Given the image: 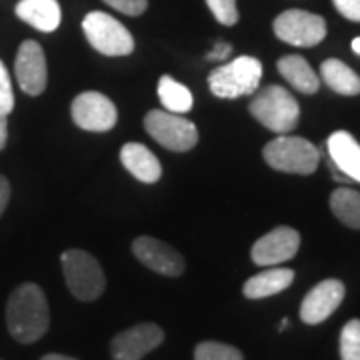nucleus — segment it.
Segmentation results:
<instances>
[{"mask_svg":"<svg viewBox=\"0 0 360 360\" xmlns=\"http://www.w3.org/2000/svg\"><path fill=\"white\" fill-rule=\"evenodd\" d=\"M248 110L262 127L278 134L292 132L300 118V106L295 96L281 84H269L264 89H258Z\"/></svg>","mask_w":360,"mask_h":360,"instance_id":"2","label":"nucleus"},{"mask_svg":"<svg viewBox=\"0 0 360 360\" xmlns=\"http://www.w3.org/2000/svg\"><path fill=\"white\" fill-rule=\"evenodd\" d=\"M72 120L89 132H108L116 127L118 112L115 103L101 92H82L72 101Z\"/></svg>","mask_w":360,"mask_h":360,"instance_id":"9","label":"nucleus"},{"mask_svg":"<svg viewBox=\"0 0 360 360\" xmlns=\"http://www.w3.org/2000/svg\"><path fill=\"white\" fill-rule=\"evenodd\" d=\"M262 63L255 56H238L229 65L214 68L208 77L210 92L217 98H238L260 89Z\"/></svg>","mask_w":360,"mask_h":360,"instance_id":"4","label":"nucleus"},{"mask_svg":"<svg viewBox=\"0 0 360 360\" xmlns=\"http://www.w3.org/2000/svg\"><path fill=\"white\" fill-rule=\"evenodd\" d=\"M40 360H77L72 356H65V354H44Z\"/></svg>","mask_w":360,"mask_h":360,"instance_id":"32","label":"nucleus"},{"mask_svg":"<svg viewBox=\"0 0 360 360\" xmlns=\"http://www.w3.org/2000/svg\"><path fill=\"white\" fill-rule=\"evenodd\" d=\"M330 210L345 226L360 231V193L352 188H336L330 194Z\"/></svg>","mask_w":360,"mask_h":360,"instance_id":"22","label":"nucleus"},{"mask_svg":"<svg viewBox=\"0 0 360 360\" xmlns=\"http://www.w3.org/2000/svg\"><path fill=\"white\" fill-rule=\"evenodd\" d=\"M335 8L342 14L347 20L360 22V0H333Z\"/></svg>","mask_w":360,"mask_h":360,"instance_id":"28","label":"nucleus"},{"mask_svg":"<svg viewBox=\"0 0 360 360\" xmlns=\"http://www.w3.org/2000/svg\"><path fill=\"white\" fill-rule=\"evenodd\" d=\"M60 262H63L66 286L78 300L92 302L103 295L106 278H104L101 262L92 255L78 248H70L63 252Z\"/></svg>","mask_w":360,"mask_h":360,"instance_id":"5","label":"nucleus"},{"mask_svg":"<svg viewBox=\"0 0 360 360\" xmlns=\"http://www.w3.org/2000/svg\"><path fill=\"white\" fill-rule=\"evenodd\" d=\"M328 158L350 182H360V144L347 130H336L326 141Z\"/></svg>","mask_w":360,"mask_h":360,"instance_id":"15","label":"nucleus"},{"mask_svg":"<svg viewBox=\"0 0 360 360\" xmlns=\"http://www.w3.org/2000/svg\"><path fill=\"white\" fill-rule=\"evenodd\" d=\"M14 110V90L11 82V75L4 63L0 60V112L11 115Z\"/></svg>","mask_w":360,"mask_h":360,"instance_id":"26","label":"nucleus"},{"mask_svg":"<svg viewBox=\"0 0 360 360\" xmlns=\"http://www.w3.org/2000/svg\"><path fill=\"white\" fill-rule=\"evenodd\" d=\"M8 141V115L0 112V150L6 146Z\"/></svg>","mask_w":360,"mask_h":360,"instance_id":"31","label":"nucleus"},{"mask_svg":"<svg viewBox=\"0 0 360 360\" xmlns=\"http://www.w3.org/2000/svg\"><path fill=\"white\" fill-rule=\"evenodd\" d=\"M120 162L134 179L146 184H155L156 180L162 176L160 160L144 144H139V142H127L120 148Z\"/></svg>","mask_w":360,"mask_h":360,"instance_id":"16","label":"nucleus"},{"mask_svg":"<svg viewBox=\"0 0 360 360\" xmlns=\"http://www.w3.org/2000/svg\"><path fill=\"white\" fill-rule=\"evenodd\" d=\"M340 359L360 360V321H348L340 333Z\"/></svg>","mask_w":360,"mask_h":360,"instance_id":"24","label":"nucleus"},{"mask_svg":"<svg viewBox=\"0 0 360 360\" xmlns=\"http://www.w3.org/2000/svg\"><path fill=\"white\" fill-rule=\"evenodd\" d=\"M132 252L144 266L155 270L165 276H180L184 272V258L172 246L153 238V236H139L132 243Z\"/></svg>","mask_w":360,"mask_h":360,"instance_id":"13","label":"nucleus"},{"mask_svg":"<svg viewBox=\"0 0 360 360\" xmlns=\"http://www.w3.org/2000/svg\"><path fill=\"white\" fill-rule=\"evenodd\" d=\"M104 2L116 8L118 13L129 14V16H141L148 6V0H104Z\"/></svg>","mask_w":360,"mask_h":360,"instance_id":"27","label":"nucleus"},{"mask_svg":"<svg viewBox=\"0 0 360 360\" xmlns=\"http://www.w3.org/2000/svg\"><path fill=\"white\" fill-rule=\"evenodd\" d=\"M274 34L286 44L309 49L321 44L326 37V22L319 14L307 13V11H284L274 18Z\"/></svg>","mask_w":360,"mask_h":360,"instance_id":"8","label":"nucleus"},{"mask_svg":"<svg viewBox=\"0 0 360 360\" xmlns=\"http://www.w3.org/2000/svg\"><path fill=\"white\" fill-rule=\"evenodd\" d=\"M352 51L356 52V54H360V37H356V39L352 40Z\"/></svg>","mask_w":360,"mask_h":360,"instance_id":"33","label":"nucleus"},{"mask_svg":"<svg viewBox=\"0 0 360 360\" xmlns=\"http://www.w3.org/2000/svg\"><path fill=\"white\" fill-rule=\"evenodd\" d=\"M14 13L20 20L40 32H54L63 20L58 0H20Z\"/></svg>","mask_w":360,"mask_h":360,"instance_id":"17","label":"nucleus"},{"mask_svg":"<svg viewBox=\"0 0 360 360\" xmlns=\"http://www.w3.org/2000/svg\"><path fill=\"white\" fill-rule=\"evenodd\" d=\"M262 156L270 168L302 176L312 174L321 165V150L312 142L288 134H281L274 141H270L264 146Z\"/></svg>","mask_w":360,"mask_h":360,"instance_id":"3","label":"nucleus"},{"mask_svg":"<svg viewBox=\"0 0 360 360\" xmlns=\"http://www.w3.org/2000/svg\"><path fill=\"white\" fill-rule=\"evenodd\" d=\"M321 78L322 82L330 90H335L336 94H342V96H359L360 94V77L338 58H328L322 63Z\"/></svg>","mask_w":360,"mask_h":360,"instance_id":"20","label":"nucleus"},{"mask_svg":"<svg viewBox=\"0 0 360 360\" xmlns=\"http://www.w3.org/2000/svg\"><path fill=\"white\" fill-rule=\"evenodd\" d=\"M210 13L214 14V18L220 25L234 26L238 22V6L236 0H206Z\"/></svg>","mask_w":360,"mask_h":360,"instance_id":"25","label":"nucleus"},{"mask_svg":"<svg viewBox=\"0 0 360 360\" xmlns=\"http://www.w3.org/2000/svg\"><path fill=\"white\" fill-rule=\"evenodd\" d=\"M232 52V46L229 42H217L214 44V49L212 52H208L206 54V58L208 60H224V58H229V54Z\"/></svg>","mask_w":360,"mask_h":360,"instance_id":"29","label":"nucleus"},{"mask_svg":"<svg viewBox=\"0 0 360 360\" xmlns=\"http://www.w3.org/2000/svg\"><path fill=\"white\" fill-rule=\"evenodd\" d=\"M51 309L39 284L25 283L14 288L6 302V328L16 342L32 345L46 335Z\"/></svg>","mask_w":360,"mask_h":360,"instance_id":"1","label":"nucleus"},{"mask_svg":"<svg viewBox=\"0 0 360 360\" xmlns=\"http://www.w3.org/2000/svg\"><path fill=\"white\" fill-rule=\"evenodd\" d=\"M158 98L165 106V110L174 112V115H186L194 104L193 92L168 75L160 77L158 80Z\"/></svg>","mask_w":360,"mask_h":360,"instance_id":"21","label":"nucleus"},{"mask_svg":"<svg viewBox=\"0 0 360 360\" xmlns=\"http://www.w3.org/2000/svg\"><path fill=\"white\" fill-rule=\"evenodd\" d=\"M286 326H288V319H283V322H281V326H278V330L283 333V330H284V328H286Z\"/></svg>","mask_w":360,"mask_h":360,"instance_id":"34","label":"nucleus"},{"mask_svg":"<svg viewBox=\"0 0 360 360\" xmlns=\"http://www.w3.org/2000/svg\"><path fill=\"white\" fill-rule=\"evenodd\" d=\"M300 234L290 226H276L252 245L250 258L258 266H276L296 257Z\"/></svg>","mask_w":360,"mask_h":360,"instance_id":"12","label":"nucleus"},{"mask_svg":"<svg viewBox=\"0 0 360 360\" xmlns=\"http://www.w3.org/2000/svg\"><path fill=\"white\" fill-rule=\"evenodd\" d=\"M165 342V330L155 322H141L112 338L110 354L115 360H141Z\"/></svg>","mask_w":360,"mask_h":360,"instance_id":"10","label":"nucleus"},{"mask_svg":"<svg viewBox=\"0 0 360 360\" xmlns=\"http://www.w3.org/2000/svg\"><path fill=\"white\" fill-rule=\"evenodd\" d=\"M295 281V270L290 269H269L250 276L243 286V292L246 298H269V296L278 295L286 290Z\"/></svg>","mask_w":360,"mask_h":360,"instance_id":"18","label":"nucleus"},{"mask_svg":"<svg viewBox=\"0 0 360 360\" xmlns=\"http://www.w3.org/2000/svg\"><path fill=\"white\" fill-rule=\"evenodd\" d=\"M194 360H245L243 352L231 345L217 340H205L194 348Z\"/></svg>","mask_w":360,"mask_h":360,"instance_id":"23","label":"nucleus"},{"mask_svg":"<svg viewBox=\"0 0 360 360\" xmlns=\"http://www.w3.org/2000/svg\"><path fill=\"white\" fill-rule=\"evenodd\" d=\"M14 75L22 92L28 96H39L49 82V66L44 51L37 40H25L16 52Z\"/></svg>","mask_w":360,"mask_h":360,"instance_id":"11","label":"nucleus"},{"mask_svg":"<svg viewBox=\"0 0 360 360\" xmlns=\"http://www.w3.org/2000/svg\"><path fill=\"white\" fill-rule=\"evenodd\" d=\"M345 284L336 278H326L319 283L309 295L304 296L300 304V319L304 324H321L333 312H335L340 302L345 300Z\"/></svg>","mask_w":360,"mask_h":360,"instance_id":"14","label":"nucleus"},{"mask_svg":"<svg viewBox=\"0 0 360 360\" xmlns=\"http://www.w3.org/2000/svg\"><path fill=\"white\" fill-rule=\"evenodd\" d=\"M8 200H11V182L6 180V176L0 174V217L4 214Z\"/></svg>","mask_w":360,"mask_h":360,"instance_id":"30","label":"nucleus"},{"mask_svg":"<svg viewBox=\"0 0 360 360\" xmlns=\"http://www.w3.org/2000/svg\"><path fill=\"white\" fill-rule=\"evenodd\" d=\"M276 68H278L281 77L288 84H292V89L302 92V94H314V92H319V89H321V78H319V75L312 70L309 60H304L298 54L283 56L278 60Z\"/></svg>","mask_w":360,"mask_h":360,"instance_id":"19","label":"nucleus"},{"mask_svg":"<svg viewBox=\"0 0 360 360\" xmlns=\"http://www.w3.org/2000/svg\"><path fill=\"white\" fill-rule=\"evenodd\" d=\"M82 30L90 46L104 56H127L134 51V39L129 28L110 14L101 11L89 13L82 20Z\"/></svg>","mask_w":360,"mask_h":360,"instance_id":"6","label":"nucleus"},{"mask_svg":"<svg viewBox=\"0 0 360 360\" xmlns=\"http://www.w3.org/2000/svg\"><path fill=\"white\" fill-rule=\"evenodd\" d=\"M144 129L158 144L174 153H188L198 142V130L193 122L168 110H150L144 116Z\"/></svg>","mask_w":360,"mask_h":360,"instance_id":"7","label":"nucleus"}]
</instances>
